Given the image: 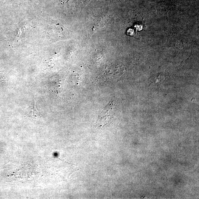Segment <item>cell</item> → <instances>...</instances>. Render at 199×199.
Masks as SVG:
<instances>
[{
  "label": "cell",
  "instance_id": "obj_2",
  "mask_svg": "<svg viewBox=\"0 0 199 199\" xmlns=\"http://www.w3.org/2000/svg\"><path fill=\"white\" fill-rule=\"evenodd\" d=\"M26 116L29 119L32 120L40 121L42 119V117L36 109L34 101L32 106L28 109Z\"/></svg>",
  "mask_w": 199,
  "mask_h": 199
},
{
  "label": "cell",
  "instance_id": "obj_1",
  "mask_svg": "<svg viewBox=\"0 0 199 199\" xmlns=\"http://www.w3.org/2000/svg\"><path fill=\"white\" fill-rule=\"evenodd\" d=\"M113 111L112 101H111L99 114L96 125L102 127L109 124L112 118Z\"/></svg>",
  "mask_w": 199,
  "mask_h": 199
}]
</instances>
